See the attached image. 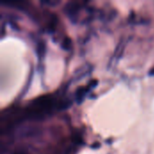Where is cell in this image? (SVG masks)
<instances>
[{"label":"cell","mask_w":154,"mask_h":154,"mask_svg":"<svg viewBox=\"0 0 154 154\" xmlns=\"http://www.w3.org/2000/svg\"><path fill=\"white\" fill-rule=\"evenodd\" d=\"M79 10H80V4L79 2H69L66 5L64 8V12L72 21H75L77 19V15Z\"/></svg>","instance_id":"cell-1"},{"label":"cell","mask_w":154,"mask_h":154,"mask_svg":"<svg viewBox=\"0 0 154 154\" xmlns=\"http://www.w3.org/2000/svg\"><path fill=\"white\" fill-rule=\"evenodd\" d=\"M90 88H91L90 86H88L87 88H79L77 90V92H76V99H77L78 103L82 102V100L84 99L86 94L88 93V89Z\"/></svg>","instance_id":"cell-2"},{"label":"cell","mask_w":154,"mask_h":154,"mask_svg":"<svg viewBox=\"0 0 154 154\" xmlns=\"http://www.w3.org/2000/svg\"><path fill=\"white\" fill-rule=\"evenodd\" d=\"M62 47L66 50L70 48V40L69 38H65L62 42Z\"/></svg>","instance_id":"cell-3"},{"label":"cell","mask_w":154,"mask_h":154,"mask_svg":"<svg viewBox=\"0 0 154 154\" xmlns=\"http://www.w3.org/2000/svg\"><path fill=\"white\" fill-rule=\"evenodd\" d=\"M150 75H152V76H154V68H152V69L150 70Z\"/></svg>","instance_id":"cell-4"}]
</instances>
